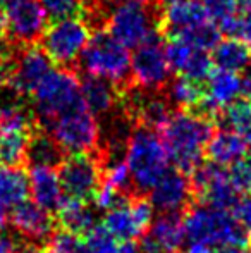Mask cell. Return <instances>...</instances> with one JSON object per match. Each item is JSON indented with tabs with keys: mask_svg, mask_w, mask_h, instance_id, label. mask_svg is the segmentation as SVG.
Returning a JSON list of instances; mask_svg holds the SVG:
<instances>
[{
	"mask_svg": "<svg viewBox=\"0 0 251 253\" xmlns=\"http://www.w3.org/2000/svg\"><path fill=\"white\" fill-rule=\"evenodd\" d=\"M57 213L64 229L74 234H86L97 226V212L93 207L88 205V202L64 198Z\"/></svg>",
	"mask_w": 251,
	"mask_h": 253,
	"instance_id": "obj_24",
	"label": "cell"
},
{
	"mask_svg": "<svg viewBox=\"0 0 251 253\" xmlns=\"http://www.w3.org/2000/svg\"><path fill=\"white\" fill-rule=\"evenodd\" d=\"M155 2H158V3H160V5H167V3L174 2V0H155Z\"/></svg>",
	"mask_w": 251,
	"mask_h": 253,
	"instance_id": "obj_43",
	"label": "cell"
},
{
	"mask_svg": "<svg viewBox=\"0 0 251 253\" xmlns=\"http://www.w3.org/2000/svg\"><path fill=\"white\" fill-rule=\"evenodd\" d=\"M33 131L0 129V162L7 167H21L26 164L28 141Z\"/></svg>",
	"mask_w": 251,
	"mask_h": 253,
	"instance_id": "obj_27",
	"label": "cell"
},
{
	"mask_svg": "<svg viewBox=\"0 0 251 253\" xmlns=\"http://www.w3.org/2000/svg\"><path fill=\"white\" fill-rule=\"evenodd\" d=\"M214 131V121L186 110H176L160 131L174 169L193 174L203 164L205 148Z\"/></svg>",
	"mask_w": 251,
	"mask_h": 253,
	"instance_id": "obj_1",
	"label": "cell"
},
{
	"mask_svg": "<svg viewBox=\"0 0 251 253\" xmlns=\"http://www.w3.org/2000/svg\"><path fill=\"white\" fill-rule=\"evenodd\" d=\"M191 190L200 200L201 205L214 207V209L227 210L232 209L239 200L238 191L229 177V170L215 164H201L191 174Z\"/></svg>",
	"mask_w": 251,
	"mask_h": 253,
	"instance_id": "obj_13",
	"label": "cell"
},
{
	"mask_svg": "<svg viewBox=\"0 0 251 253\" xmlns=\"http://www.w3.org/2000/svg\"><path fill=\"white\" fill-rule=\"evenodd\" d=\"M162 7L158 2L151 0L148 3L124 2L115 5L110 10L107 21V30L119 43L124 47L134 48L155 37L158 31V19H160Z\"/></svg>",
	"mask_w": 251,
	"mask_h": 253,
	"instance_id": "obj_7",
	"label": "cell"
},
{
	"mask_svg": "<svg viewBox=\"0 0 251 253\" xmlns=\"http://www.w3.org/2000/svg\"><path fill=\"white\" fill-rule=\"evenodd\" d=\"M3 47H5V43H3V42H2V40H0V50H2V48H3Z\"/></svg>",
	"mask_w": 251,
	"mask_h": 253,
	"instance_id": "obj_44",
	"label": "cell"
},
{
	"mask_svg": "<svg viewBox=\"0 0 251 253\" xmlns=\"http://www.w3.org/2000/svg\"><path fill=\"white\" fill-rule=\"evenodd\" d=\"M41 129L48 131L67 155H97L100 150L102 127L84 105L62 114Z\"/></svg>",
	"mask_w": 251,
	"mask_h": 253,
	"instance_id": "obj_6",
	"label": "cell"
},
{
	"mask_svg": "<svg viewBox=\"0 0 251 253\" xmlns=\"http://www.w3.org/2000/svg\"><path fill=\"white\" fill-rule=\"evenodd\" d=\"M112 253H141L140 243H136V241H117Z\"/></svg>",
	"mask_w": 251,
	"mask_h": 253,
	"instance_id": "obj_36",
	"label": "cell"
},
{
	"mask_svg": "<svg viewBox=\"0 0 251 253\" xmlns=\"http://www.w3.org/2000/svg\"><path fill=\"white\" fill-rule=\"evenodd\" d=\"M205 12L210 23L218 28V31L232 38L238 19L239 0H201Z\"/></svg>",
	"mask_w": 251,
	"mask_h": 253,
	"instance_id": "obj_28",
	"label": "cell"
},
{
	"mask_svg": "<svg viewBox=\"0 0 251 253\" xmlns=\"http://www.w3.org/2000/svg\"><path fill=\"white\" fill-rule=\"evenodd\" d=\"M176 110H194L207 97V83L189 80L186 76H176L169 81L165 90H162Z\"/></svg>",
	"mask_w": 251,
	"mask_h": 253,
	"instance_id": "obj_21",
	"label": "cell"
},
{
	"mask_svg": "<svg viewBox=\"0 0 251 253\" xmlns=\"http://www.w3.org/2000/svg\"><path fill=\"white\" fill-rule=\"evenodd\" d=\"M48 28V16L36 0H23L5 7L0 21V40L14 50L40 43Z\"/></svg>",
	"mask_w": 251,
	"mask_h": 253,
	"instance_id": "obj_9",
	"label": "cell"
},
{
	"mask_svg": "<svg viewBox=\"0 0 251 253\" xmlns=\"http://www.w3.org/2000/svg\"><path fill=\"white\" fill-rule=\"evenodd\" d=\"M5 224H7V207L0 202V231L5 227Z\"/></svg>",
	"mask_w": 251,
	"mask_h": 253,
	"instance_id": "obj_39",
	"label": "cell"
},
{
	"mask_svg": "<svg viewBox=\"0 0 251 253\" xmlns=\"http://www.w3.org/2000/svg\"><path fill=\"white\" fill-rule=\"evenodd\" d=\"M215 124L224 129H232L243 134L251 126V98H236L229 105L222 107Z\"/></svg>",
	"mask_w": 251,
	"mask_h": 253,
	"instance_id": "obj_29",
	"label": "cell"
},
{
	"mask_svg": "<svg viewBox=\"0 0 251 253\" xmlns=\"http://www.w3.org/2000/svg\"><path fill=\"white\" fill-rule=\"evenodd\" d=\"M248 153V143L239 133L218 127L214 131L205 148V155L212 164L220 167H231L243 160Z\"/></svg>",
	"mask_w": 251,
	"mask_h": 253,
	"instance_id": "obj_20",
	"label": "cell"
},
{
	"mask_svg": "<svg viewBox=\"0 0 251 253\" xmlns=\"http://www.w3.org/2000/svg\"><path fill=\"white\" fill-rule=\"evenodd\" d=\"M217 253H251L248 247H227L222 248V250H217Z\"/></svg>",
	"mask_w": 251,
	"mask_h": 253,
	"instance_id": "obj_38",
	"label": "cell"
},
{
	"mask_svg": "<svg viewBox=\"0 0 251 253\" xmlns=\"http://www.w3.org/2000/svg\"><path fill=\"white\" fill-rule=\"evenodd\" d=\"M193 197L191 183L186 174L178 169H169L150 191V203L162 213H179L188 207Z\"/></svg>",
	"mask_w": 251,
	"mask_h": 253,
	"instance_id": "obj_16",
	"label": "cell"
},
{
	"mask_svg": "<svg viewBox=\"0 0 251 253\" xmlns=\"http://www.w3.org/2000/svg\"><path fill=\"white\" fill-rule=\"evenodd\" d=\"M188 253H214L210 248H205V247H196V245H189Z\"/></svg>",
	"mask_w": 251,
	"mask_h": 253,
	"instance_id": "obj_40",
	"label": "cell"
},
{
	"mask_svg": "<svg viewBox=\"0 0 251 253\" xmlns=\"http://www.w3.org/2000/svg\"><path fill=\"white\" fill-rule=\"evenodd\" d=\"M5 2V7H9V5H14V3H17V2H23V0H3Z\"/></svg>",
	"mask_w": 251,
	"mask_h": 253,
	"instance_id": "obj_42",
	"label": "cell"
},
{
	"mask_svg": "<svg viewBox=\"0 0 251 253\" xmlns=\"http://www.w3.org/2000/svg\"><path fill=\"white\" fill-rule=\"evenodd\" d=\"M77 71L107 80L119 95L134 86L129 52L108 33L107 28L91 33L86 48L81 53Z\"/></svg>",
	"mask_w": 251,
	"mask_h": 253,
	"instance_id": "obj_3",
	"label": "cell"
},
{
	"mask_svg": "<svg viewBox=\"0 0 251 253\" xmlns=\"http://www.w3.org/2000/svg\"><path fill=\"white\" fill-rule=\"evenodd\" d=\"M229 177L236 191L241 195H251V162L246 159L236 162L229 169Z\"/></svg>",
	"mask_w": 251,
	"mask_h": 253,
	"instance_id": "obj_33",
	"label": "cell"
},
{
	"mask_svg": "<svg viewBox=\"0 0 251 253\" xmlns=\"http://www.w3.org/2000/svg\"><path fill=\"white\" fill-rule=\"evenodd\" d=\"M30 195L41 209L57 210L64 202V188L55 167L31 166L30 167Z\"/></svg>",
	"mask_w": 251,
	"mask_h": 253,
	"instance_id": "obj_19",
	"label": "cell"
},
{
	"mask_svg": "<svg viewBox=\"0 0 251 253\" xmlns=\"http://www.w3.org/2000/svg\"><path fill=\"white\" fill-rule=\"evenodd\" d=\"M26 241L19 236H9V234H0V253H24Z\"/></svg>",
	"mask_w": 251,
	"mask_h": 253,
	"instance_id": "obj_35",
	"label": "cell"
},
{
	"mask_svg": "<svg viewBox=\"0 0 251 253\" xmlns=\"http://www.w3.org/2000/svg\"><path fill=\"white\" fill-rule=\"evenodd\" d=\"M57 172L64 193L74 200H93L104 183V162L98 155H69Z\"/></svg>",
	"mask_w": 251,
	"mask_h": 253,
	"instance_id": "obj_11",
	"label": "cell"
},
{
	"mask_svg": "<svg viewBox=\"0 0 251 253\" xmlns=\"http://www.w3.org/2000/svg\"><path fill=\"white\" fill-rule=\"evenodd\" d=\"M45 253H93L81 234L71 231H57L45 243Z\"/></svg>",
	"mask_w": 251,
	"mask_h": 253,
	"instance_id": "obj_31",
	"label": "cell"
},
{
	"mask_svg": "<svg viewBox=\"0 0 251 253\" xmlns=\"http://www.w3.org/2000/svg\"><path fill=\"white\" fill-rule=\"evenodd\" d=\"M124 162L131 172L134 193L143 197L144 193H150L169 170L171 159L157 131L143 124H134L126 147Z\"/></svg>",
	"mask_w": 251,
	"mask_h": 253,
	"instance_id": "obj_2",
	"label": "cell"
},
{
	"mask_svg": "<svg viewBox=\"0 0 251 253\" xmlns=\"http://www.w3.org/2000/svg\"><path fill=\"white\" fill-rule=\"evenodd\" d=\"M243 95L241 78L236 73H227V71H214L212 76L207 81V100L215 107L229 105L236 98Z\"/></svg>",
	"mask_w": 251,
	"mask_h": 253,
	"instance_id": "obj_25",
	"label": "cell"
},
{
	"mask_svg": "<svg viewBox=\"0 0 251 253\" xmlns=\"http://www.w3.org/2000/svg\"><path fill=\"white\" fill-rule=\"evenodd\" d=\"M41 7L52 21L79 16L83 0H40Z\"/></svg>",
	"mask_w": 251,
	"mask_h": 253,
	"instance_id": "obj_32",
	"label": "cell"
},
{
	"mask_svg": "<svg viewBox=\"0 0 251 253\" xmlns=\"http://www.w3.org/2000/svg\"><path fill=\"white\" fill-rule=\"evenodd\" d=\"M91 38V30L79 16L54 21L40 40L41 50L61 69L77 73L81 53Z\"/></svg>",
	"mask_w": 251,
	"mask_h": 253,
	"instance_id": "obj_8",
	"label": "cell"
},
{
	"mask_svg": "<svg viewBox=\"0 0 251 253\" xmlns=\"http://www.w3.org/2000/svg\"><path fill=\"white\" fill-rule=\"evenodd\" d=\"M153 207L143 197H133L105 213L104 226L115 240L134 241L143 238L153 222Z\"/></svg>",
	"mask_w": 251,
	"mask_h": 253,
	"instance_id": "obj_12",
	"label": "cell"
},
{
	"mask_svg": "<svg viewBox=\"0 0 251 253\" xmlns=\"http://www.w3.org/2000/svg\"><path fill=\"white\" fill-rule=\"evenodd\" d=\"M52 69H54V62L41 50L40 45L28 47L24 50H19L16 71H14L12 80L7 86H12L17 93L28 98L35 93L38 84L43 81V78Z\"/></svg>",
	"mask_w": 251,
	"mask_h": 253,
	"instance_id": "obj_14",
	"label": "cell"
},
{
	"mask_svg": "<svg viewBox=\"0 0 251 253\" xmlns=\"http://www.w3.org/2000/svg\"><path fill=\"white\" fill-rule=\"evenodd\" d=\"M251 60V47L239 38L220 40L212 53L214 67L227 73H243Z\"/></svg>",
	"mask_w": 251,
	"mask_h": 253,
	"instance_id": "obj_22",
	"label": "cell"
},
{
	"mask_svg": "<svg viewBox=\"0 0 251 253\" xmlns=\"http://www.w3.org/2000/svg\"><path fill=\"white\" fill-rule=\"evenodd\" d=\"M3 12H5V2L0 0V21H2V17H3Z\"/></svg>",
	"mask_w": 251,
	"mask_h": 253,
	"instance_id": "obj_41",
	"label": "cell"
},
{
	"mask_svg": "<svg viewBox=\"0 0 251 253\" xmlns=\"http://www.w3.org/2000/svg\"><path fill=\"white\" fill-rule=\"evenodd\" d=\"M64 153L55 140L50 136V133L41 127L31 133L30 141H28L26 150V162L30 166H47L57 169L64 160Z\"/></svg>",
	"mask_w": 251,
	"mask_h": 253,
	"instance_id": "obj_23",
	"label": "cell"
},
{
	"mask_svg": "<svg viewBox=\"0 0 251 253\" xmlns=\"http://www.w3.org/2000/svg\"><path fill=\"white\" fill-rule=\"evenodd\" d=\"M220 35L222 33L218 31V28L215 26L214 23L205 21V23L196 24V26L182 31V33H179L178 37H174V38H179V40L191 45V47L196 48V50L208 52L217 47V43L220 42Z\"/></svg>",
	"mask_w": 251,
	"mask_h": 253,
	"instance_id": "obj_30",
	"label": "cell"
},
{
	"mask_svg": "<svg viewBox=\"0 0 251 253\" xmlns=\"http://www.w3.org/2000/svg\"><path fill=\"white\" fill-rule=\"evenodd\" d=\"M241 84H243V95L246 98H251V60L248 66H246V69L243 71Z\"/></svg>",
	"mask_w": 251,
	"mask_h": 253,
	"instance_id": "obj_37",
	"label": "cell"
},
{
	"mask_svg": "<svg viewBox=\"0 0 251 253\" xmlns=\"http://www.w3.org/2000/svg\"><path fill=\"white\" fill-rule=\"evenodd\" d=\"M205 21H208V17L201 0H174L162 7L158 31L165 40H171Z\"/></svg>",
	"mask_w": 251,
	"mask_h": 253,
	"instance_id": "obj_17",
	"label": "cell"
},
{
	"mask_svg": "<svg viewBox=\"0 0 251 253\" xmlns=\"http://www.w3.org/2000/svg\"><path fill=\"white\" fill-rule=\"evenodd\" d=\"M81 98L95 117H107L121 105V97L112 83L98 76L83 74L79 78Z\"/></svg>",
	"mask_w": 251,
	"mask_h": 253,
	"instance_id": "obj_18",
	"label": "cell"
},
{
	"mask_svg": "<svg viewBox=\"0 0 251 253\" xmlns=\"http://www.w3.org/2000/svg\"><path fill=\"white\" fill-rule=\"evenodd\" d=\"M134 86L141 90L162 91L172 80V69L165 53V38L160 33L144 42L131 57Z\"/></svg>",
	"mask_w": 251,
	"mask_h": 253,
	"instance_id": "obj_10",
	"label": "cell"
},
{
	"mask_svg": "<svg viewBox=\"0 0 251 253\" xmlns=\"http://www.w3.org/2000/svg\"><path fill=\"white\" fill-rule=\"evenodd\" d=\"M232 215L236 222L251 234V195H243L232 207Z\"/></svg>",
	"mask_w": 251,
	"mask_h": 253,
	"instance_id": "obj_34",
	"label": "cell"
},
{
	"mask_svg": "<svg viewBox=\"0 0 251 253\" xmlns=\"http://www.w3.org/2000/svg\"><path fill=\"white\" fill-rule=\"evenodd\" d=\"M30 195V177L23 167L0 169V202L5 207H17Z\"/></svg>",
	"mask_w": 251,
	"mask_h": 253,
	"instance_id": "obj_26",
	"label": "cell"
},
{
	"mask_svg": "<svg viewBox=\"0 0 251 253\" xmlns=\"http://www.w3.org/2000/svg\"><path fill=\"white\" fill-rule=\"evenodd\" d=\"M186 241L189 245L222 250L227 247H248L250 234L236 222L227 210L207 205H194L184 215Z\"/></svg>",
	"mask_w": 251,
	"mask_h": 253,
	"instance_id": "obj_4",
	"label": "cell"
},
{
	"mask_svg": "<svg viewBox=\"0 0 251 253\" xmlns=\"http://www.w3.org/2000/svg\"><path fill=\"white\" fill-rule=\"evenodd\" d=\"M10 224L21 240L36 247L50 240L55 227L50 212L35 202H23L21 205L14 207Z\"/></svg>",
	"mask_w": 251,
	"mask_h": 253,
	"instance_id": "obj_15",
	"label": "cell"
},
{
	"mask_svg": "<svg viewBox=\"0 0 251 253\" xmlns=\"http://www.w3.org/2000/svg\"><path fill=\"white\" fill-rule=\"evenodd\" d=\"M81 105L84 103L79 78L76 71L69 69H52L31 95V109L38 127H45L59 116Z\"/></svg>",
	"mask_w": 251,
	"mask_h": 253,
	"instance_id": "obj_5",
	"label": "cell"
}]
</instances>
